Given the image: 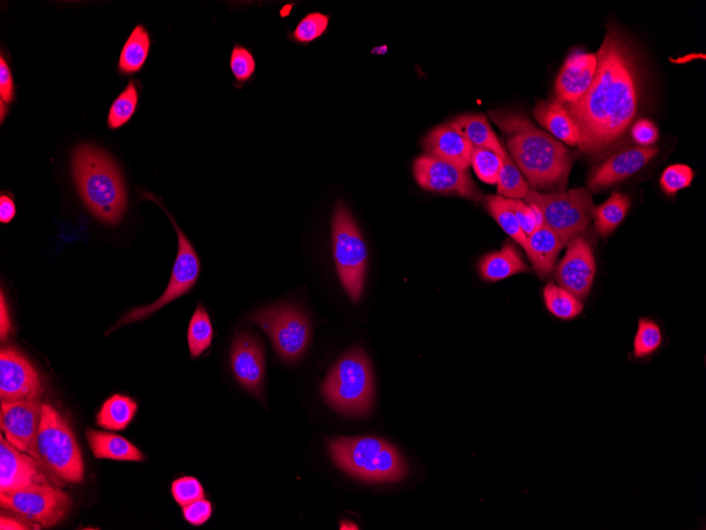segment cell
Segmentation results:
<instances>
[{"instance_id": "obj_1", "label": "cell", "mask_w": 706, "mask_h": 530, "mask_svg": "<svg viewBox=\"0 0 706 530\" xmlns=\"http://www.w3.org/2000/svg\"><path fill=\"white\" fill-rule=\"evenodd\" d=\"M596 57V75L585 95L563 105L579 131L578 148L590 155L606 152L626 135L643 97L642 69L624 33L608 28Z\"/></svg>"}, {"instance_id": "obj_2", "label": "cell", "mask_w": 706, "mask_h": 530, "mask_svg": "<svg viewBox=\"0 0 706 530\" xmlns=\"http://www.w3.org/2000/svg\"><path fill=\"white\" fill-rule=\"evenodd\" d=\"M490 117L509 136L511 158L527 178L532 191L566 189L574 154L562 142L537 129L522 115L491 112Z\"/></svg>"}, {"instance_id": "obj_3", "label": "cell", "mask_w": 706, "mask_h": 530, "mask_svg": "<svg viewBox=\"0 0 706 530\" xmlns=\"http://www.w3.org/2000/svg\"><path fill=\"white\" fill-rule=\"evenodd\" d=\"M74 181L89 211L107 225H118L127 195L116 163L94 145L81 144L72 155Z\"/></svg>"}, {"instance_id": "obj_4", "label": "cell", "mask_w": 706, "mask_h": 530, "mask_svg": "<svg viewBox=\"0 0 706 530\" xmlns=\"http://www.w3.org/2000/svg\"><path fill=\"white\" fill-rule=\"evenodd\" d=\"M329 453L339 468L364 482H398L408 472L400 452L376 437L338 438L329 443Z\"/></svg>"}, {"instance_id": "obj_5", "label": "cell", "mask_w": 706, "mask_h": 530, "mask_svg": "<svg viewBox=\"0 0 706 530\" xmlns=\"http://www.w3.org/2000/svg\"><path fill=\"white\" fill-rule=\"evenodd\" d=\"M328 404L346 415L361 416L373 408L375 379L363 350L352 349L328 373L322 387Z\"/></svg>"}, {"instance_id": "obj_6", "label": "cell", "mask_w": 706, "mask_h": 530, "mask_svg": "<svg viewBox=\"0 0 706 530\" xmlns=\"http://www.w3.org/2000/svg\"><path fill=\"white\" fill-rule=\"evenodd\" d=\"M36 450L42 466L61 481L81 483L85 477L83 455L67 419L49 404H43Z\"/></svg>"}, {"instance_id": "obj_7", "label": "cell", "mask_w": 706, "mask_h": 530, "mask_svg": "<svg viewBox=\"0 0 706 530\" xmlns=\"http://www.w3.org/2000/svg\"><path fill=\"white\" fill-rule=\"evenodd\" d=\"M331 232L339 279L350 300L358 303L364 290L368 251L355 217L342 201L334 208Z\"/></svg>"}, {"instance_id": "obj_8", "label": "cell", "mask_w": 706, "mask_h": 530, "mask_svg": "<svg viewBox=\"0 0 706 530\" xmlns=\"http://www.w3.org/2000/svg\"><path fill=\"white\" fill-rule=\"evenodd\" d=\"M525 201L541 211L545 224L560 236L564 245L585 232L592 221L594 204L587 189L550 193L531 190Z\"/></svg>"}, {"instance_id": "obj_9", "label": "cell", "mask_w": 706, "mask_h": 530, "mask_svg": "<svg viewBox=\"0 0 706 530\" xmlns=\"http://www.w3.org/2000/svg\"><path fill=\"white\" fill-rule=\"evenodd\" d=\"M143 197L154 201V203L160 206V208L165 212L166 216L170 218L178 237L177 258L173 267L170 283L167 285L164 294L151 305L140 306L130 310V312H128L113 328H111L107 334L122 326L151 317L165 305L170 304L184 295H187L188 292L195 286L199 278L201 267L200 261L197 252L188 239V236L185 235L180 229L173 215L165 209L162 201L158 197L151 193H144Z\"/></svg>"}, {"instance_id": "obj_10", "label": "cell", "mask_w": 706, "mask_h": 530, "mask_svg": "<svg viewBox=\"0 0 706 530\" xmlns=\"http://www.w3.org/2000/svg\"><path fill=\"white\" fill-rule=\"evenodd\" d=\"M249 320L268 335L275 353L287 362L299 361L311 340V324L301 309L277 305L258 310Z\"/></svg>"}, {"instance_id": "obj_11", "label": "cell", "mask_w": 706, "mask_h": 530, "mask_svg": "<svg viewBox=\"0 0 706 530\" xmlns=\"http://www.w3.org/2000/svg\"><path fill=\"white\" fill-rule=\"evenodd\" d=\"M0 506L33 524L49 528L67 517L73 502L55 485H36L0 493Z\"/></svg>"}, {"instance_id": "obj_12", "label": "cell", "mask_w": 706, "mask_h": 530, "mask_svg": "<svg viewBox=\"0 0 706 530\" xmlns=\"http://www.w3.org/2000/svg\"><path fill=\"white\" fill-rule=\"evenodd\" d=\"M414 176L424 190L453 194L478 201L482 198L468 170L430 155H420L414 162Z\"/></svg>"}, {"instance_id": "obj_13", "label": "cell", "mask_w": 706, "mask_h": 530, "mask_svg": "<svg viewBox=\"0 0 706 530\" xmlns=\"http://www.w3.org/2000/svg\"><path fill=\"white\" fill-rule=\"evenodd\" d=\"M42 410L43 404L40 400H2L0 411V426L6 440L39 463L36 440L40 431Z\"/></svg>"}, {"instance_id": "obj_14", "label": "cell", "mask_w": 706, "mask_h": 530, "mask_svg": "<svg viewBox=\"0 0 706 530\" xmlns=\"http://www.w3.org/2000/svg\"><path fill=\"white\" fill-rule=\"evenodd\" d=\"M45 391L34 365L13 346L0 352V397L4 401L40 400Z\"/></svg>"}, {"instance_id": "obj_15", "label": "cell", "mask_w": 706, "mask_h": 530, "mask_svg": "<svg viewBox=\"0 0 706 530\" xmlns=\"http://www.w3.org/2000/svg\"><path fill=\"white\" fill-rule=\"evenodd\" d=\"M36 485L60 486L55 478L31 455L11 445L5 436L0 437V493L11 492Z\"/></svg>"}, {"instance_id": "obj_16", "label": "cell", "mask_w": 706, "mask_h": 530, "mask_svg": "<svg viewBox=\"0 0 706 530\" xmlns=\"http://www.w3.org/2000/svg\"><path fill=\"white\" fill-rule=\"evenodd\" d=\"M597 264L590 243L579 235L568 243L565 258L555 271L556 282L580 300H584L596 278Z\"/></svg>"}, {"instance_id": "obj_17", "label": "cell", "mask_w": 706, "mask_h": 530, "mask_svg": "<svg viewBox=\"0 0 706 530\" xmlns=\"http://www.w3.org/2000/svg\"><path fill=\"white\" fill-rule=\"evenodd\" d=\"M231 367L239 385L253 395H263L266 358L262 341L250 333H239L232 344Z\"/></svg>"}, {"instance_id": "obj_18", "label": "cell", "mask_w": 706, "mask_h": 530, "mask_svg": "<svg viewBox=\"0 0 706 530\" xmlns=\"http://www.w3.org/2000/svg\"><path fill=\"white\" fill-rule=\"evenodd\" d=\"M659 150L655 146H631L611 156L591 172L588 188L599 192L635 175L652 161Z\"/></svg>"}, {"instance_id": "obj_19", "label": "cell", "mask_w": 706, "mask_h": 530, "mask_svg": "<svg viewBox=\"0 0 706 530\" xmlns=\"http://www.w3.org/2000/svg\"><path fill=\"white\" fill-rule=\"evenodd\" d=\"M597 65L596 54L572 52L557 76L554 101L566 106L582 98L596 75Z\"/></svg>"}, {"instance_id": "obj_20", "label": "cell", "mask_w": 706, "mask_h": 530, "mask_svg": "<svg viewBox=\"0 0 706 530\" xmlns=\"http://www.w3.org/2000/svg\"><path fill=\"white\" fill-rule=\"evenodd\" d=\"M422 146L427 155L449 162L462 170H468L471 166L473 144L449 123L435 127L424 137Z\"/></svg>"}, {"instance_id": "obj_21", "label": "cell", "mask_w": 706, "mask_h": 530, "mask_svg": "<svg viewBox=\"0 0 706 530\" xmlns=\"http://www.w3.org/2000/svg\"><path fill=\"white\" fill-rule=\"evenodd\" d=\"M564 246L560 236L544 224L527 237L524 249L538 276L547 278Z\"/></svg>"}, {"instance_id": "obj_22", "label": "cell", "mask_w": 706, "mask_h": 530, "mask_svg": "<svg viewBox=\"0 0 706 530\" xmlns=\"http://www.w3.org/2000/svg\"><path fill=\"white\" fill-rule=\"evenodd\" d=\"M478 270L481 279L491 283L530 271L517 249L510 243L505 244L500 250L482 257L478 264Z\"/></svg>"}, {"instance_id": "obj_23", "label": "cell", "mask_w": 706, "mask_h": 530, "mask_svg": "<svg viewBox=\"0 0 706 530\" xmlns=\"http://www.w3.org/2000/svg\"><path fill=\"white\" fill-rule=\"evenodd\" d=\"M86 438L89 447L99 460L119 462H142L143 453L126 438L97 430H88Z\"/></svg>"}, {"instance_id": "obj_24", "label": "cell", "mask_w": 706, "mask_h": 530, "mask_svg": "<svg viewBox=\"0 0 706 530\" xmlns=\"http://www.w3.org/2000/svg\"><path fill=\"white\" fill-rule=\"evenodd\" d=\"M534 118L556 139L570 146H578L579 131L568 115L565 107L559 102L540 101L534 107Z\"/></svg>"}, {"instance_id": "obj_25", "label": "cell", "mask_w": 706, "mask_h": 530, "mask_svg": "<svg viewBox=\"0 0 706 530\" xmlns=\"http://www.w3.org/2000/svg\"><path fill=\"white\" fill-rule=\"evenodd\" d=\"M449 124L469 140L474 148L488 149L503 160L508 156L486 116L480 114L462 115L453 119Z\"/></svg>"}, {"instance_id": "obj_26", "label": "cell", "mask_w": 706, "mask_h": 530, "mask_svg": "<svg viewBox=\"0 0 706 530\" xmlns=\"http://www.w3.org/2000/svg\"><path fill=\"white\" fill-rule=\"evenodd\" d=\"M137 402L124 395L116 394L108 398L97 417V424L105 430H125L136 416Z\"/></svg>"}, {"instance_id": "obj_27", "label": "cell", "mask_w": 706, "mask_h": 530, "mask_svg": "<svg viewBox=\"0 0 706 530\" xmlns=\"http://www.w3.org/2000/svg\"><path fill=\"white\" fill-rule=\"evenodd\" d=\"M630 204L629 196L617 192L601 206L594 207L592 219L598 234L606 237L615 231L627 216Z\"/></svg>"}, {"instance_id": "obj_28", "label": "cell", "mask_w": 706, "mask_h": 530, "mask_svg": "<svg viewBox=\"0 0 706 530\" xmlns=\"http://www.w3.org/2000/svg\"><path fill=\"white\" fill-rule=\"evenodd\" d=\"M150 48V34L143 26H137L130 34L121 52L120 70L126 75L140 71L147 60Z\"/></svg>"}, {"instance_id": "obj_29", "label": "cell", "mask_w": 706, "mask_h": 530, "mask_svg": "<svg viewBox=\"0 0 706 530\" xmlns=\"http://www.w3.org/2000/svg\"><path fill=\"white\" fill-rule=\"evenodd\" d=\"M544 300L549 313L557 319L569 321L583 313L582 301L561 286L547 285L544 289Z\"/></svg>"}, {"instance_id": "obj_30", "label": "cell", "mask_w": 706, "mask_h": 530, "mask_svg": "<svg viewBox=\"0 0 706 530\" xmlns=\"http://www.w3.org/2000/svg\"><path fill=\"white\" fill-rule=\"evenodd\" d=\"M485 206L496 223L512 240L524 248L527 236L520 228L516 215L509 205V200L499 195H488L483 199Z\"/></svg>"}, {"instance_id": "obj_31", "label": "cell", "mask_w": 706, "mask_h": 530, "mask_svg": "<svg viewBox=\"0 0 706 530\" xmlns=\"http://www.w3.org/2000/svg\"><path fill=\"white\" fill-rule=\"evenodd\" d=\"M498 195L508 199H525L531 189L511 157L504 159L497 180Z\"/></svg>"}, {"instance_id": "obj_32", "label": "cell", "mask_w": 706, "mask_h": 530, "mask_svg": "<svg viewBox=\"0 0 706 530\" xmlns=\"http://www.w3.org/2000/svg\"><path fill=\"white\" fill-rule=\"evenodd\" d=\"M213 325L209 314L203 306H198L190 322L188 341L192 358H197L206 352L212 344Z\"/></svg>"}, {"instance_id": "obj_33", "label": "cell", "mask_w": 706, "mask_h": 530, "mask_svg": "<svg viewBox=\"0 0 706 530\" xmlns=\"http://www.w3.org/2000/svg\"><path fill=\"white\" fill-rule=\"evenodd\" d=\"M662 344L663 334L658 323L649 318H641L634 340V357L646 359L653 356L660 350Z\"/></svg>"}, {"instance_id": "obj_34", "label": "cell", "mask_w": 706, "mask_h": 530, "mask_svg": "<svg viewBox=\"0 0 706 530\" xmlns=\"http://www.w3.org/2000/svg\"><path fill=\"white\" fill-rule=\"evenodd\" d=\"M329 23L330 18L327 14L309 13L297 24L293 32L288 33L289 39L297 45H309L322 38L328 30Z\"/></svg>"}, {"instance_id": "obj_35", "label": "cell", "mask_w": 706, "mask_h": 530, "mask_svg": "<svg viewBox=\"0 0 706 530\" xmlns=\"http://www.w3.org/2000/svg\"><path fill=\"white\" fill-rule=\"evenodd\" d=\"M138 105V90L134 82H129L123 93L110 107L108 126L116 130L125 125L136 112Z\"/></svg>"}, {"instance_id": "obj_36", "label": "cell", "mask_w": 706, "mask_h": 530, "mask_svg": "<svg viewBox=\"0 0 706 530\" xmlns=\"http://www.w3.org/2000/svg\"><path fill=\"white\" fill-rule=\"evenodd\" d=\"M504 160L496 153L483 148H474L471 164L477 177L489 185H496Z\"/></svg>"}, {"instance_id": "obj_37", "label": "cell", "mask_w": 706, "mask_h": 530, "mask_svg": "<svg viewBox=\"0 0 706 530\" xmlns=\"http://www.w3.org/2000/svg\"><path fill=\"white\" fill-rule=\"evenodd\" d=\"M695 173L685 164H674L664 170L660 178V187L668 197H675L683 189L689 188L694 180Z\"/></svg>"}, {"instance_id": "obj_38", "label": "cell", "mask_w": 706, "mask_h": 530, "mask_svg": "<svg viewBox=\"0 0 706 530\" xmlns=\"http://www.w3.org/2000/svg\"><path fill=\"white\" fill-rule=\"evenodd\" d=\"M508 199V198H507ZM509 205L516 215L518 224L525 235L530 236L537 228L545 224L540 210L526 203L523 199H508Z\"/></svg>"}, {"instance_id": "obj_39", "label": "cell", "mask_w": 706, "mask_h": 530, "mask_svg": "<svg viewBox=\"0 0 706 530\" xmlns=\"http://www.w3.org/2000/svg\"><path fill=\"white\" fill-rule=\"evenodd\" d=\"M230 66L235 80L241 85L251 81L255 75L256 62L254 56L244 46L236 45L233 48Z\"/></svg>"}, {"instance_id": "obj_40", "label": "cell", "mask_w": 706, "mask_h": 530, "mask_svg": "<svg viewBox=\"0 0 706 530\" xmlns=\"http://www.w3.org/2000/svg\"><path fill=\"white\" fill-rule=\"evenodd\" d=\"M172 493L174 500L181 507L204 499V489L200 482L193 477H184L176 480L172 485Z\"/></svg>"}, {"instance_id": "obj_41", "label": "cell", "mask_w": 706, "mask_h": 530, "mask_svg": "<svg viewBox=\"0 0 706 530\" xmlns=\"http://www.w3.org/2000/svg\"><path fill=\"white\" fill-rule=\"evenodd\" d=\"M183 508V518L194 526L207 523L213 514L212 503L206 499L195 501Z\"/></svg>"}, {"instance_id": "obj_42", "label": "cell", "mask_w": 706, "mask_h": 530, "mask_svg": "<svg viewBox=\"0 0 706 530\" xmlns=\"http://www.w3.org/2000/svg\"><path fill=\"white\" fill-rule=\"evenodd\" d=\"M631 137L639 146H653L659 138L657 126L647 119L638 120L631 129Z\"/></svg>"}, {"instance_id": "obj_43", "label": "cell", "mask_w": 706, "mask_h": 530, "mask_svg": "<svg viewBox=\"0 0 706 530\" xmlns=\"http://www.w3.org/2000/svg\"><path fill=\"white\" fill-rule=\"evenodd\" d=\"M0 97L7 104L14 99V83L11 70L4 57L0 58Z\"/></svg>"}, {"instance_id": "obj_44", "label": "cell", "mask_w": 706, "mask_h": 530, "mask_svg": "<svg viewBox=\"0 0 706 530\" xmlns=\"http://www.w3.org/2000/svg\"><path fill=\"white\" fill-rule=\"evenodd\" d=\"M16 215V207L14 201L8 195L0 197V222L9 224L13 221Z\"/></svg>"}, {"instance_id": "obj_45", "label": "cell", "mask_w": 706, "mask_h": 530, "mask_svg": "<svg viewBox=\"0 0 706 530\" xmlns=\"http://www.w3.org/2000/svg\"><path fill=\"white\" fill-rule=\"evenodd\" d=\"M0 307H2L0 308V316H2V320H0V336H2V340L5 341L11 334L12 325L10 321L8 305L6 303L3 291L2 301H0Z\"/></svg>"}, {"instance_id": "obj_46", "label": "cell", "mask_w": 706, "mask_h": 530, "mask_svg": "<svg viewBox=\"0 0 706 530\" xmlns=\"http://www.w3.org/2000/svg\"><path fill=\"white\" fill-rule=\"evenodd\" d=\"M29 522V521H28ZM28 522H25L20 519H15L11 517H5L2 516V519H0V529L3 530H8V529H15V530H26V529H34L33 527L39 528V525L36 524H30Z\"/></svg>"}, {"instance_id": "obj_47", "label": "cell", "mask_w": 706, "mask_h": 530, "mask_svg": "<svg viewBox=\"0 0 706 530\" xmlns=\"http://www.w3.org/2000/svg\"><path fill=\"white\" fill-rule=\"evenodd\" d=\"M341 529H358V526L355 525V524H353V523L346 524V522H344V523L341 525Z\"/></svg>"}, {"instance_id": "obj_48", "label": "cell", "mask_w": 706, "mask_h": 530, "mask_svg": "<svg viewBox=\"0 0 706 530\" xmlns=\"http://www.w3.org/2000/svg\"><path fill=\"white\" fill-rule=\"evenodd\" d=\"M5 106H6L5 103L2 101V106H0V107H2V121H4V118L6 115Z\"/></svg>"}]
</instances>
